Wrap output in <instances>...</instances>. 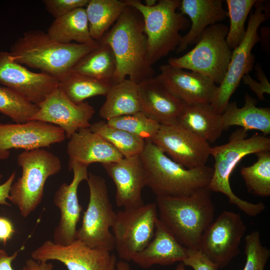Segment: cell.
<instances>
[{"mask_svg":"<svg viewBox=\"0 0 270 270\" xmlns=\"http://www.w3.org/2000/svg\"><path fill=\"white\" fill-rule=\"evenodd\" d=\"M116 61L110 46L98 41V45L82 58L71 70L113 84Z\"/></svg>","mask_w":270,"mask_h":270,"instance_id":"cell-29","label":"cell"},{"mask_svg":"<svg viewBox=\"0 0 270 270\" xmlns=\"http://www.w3.org/2000/svg\"><path fill=\"white\" fill-rule=\"evenodd\" d=\"M86 181L89 202L81 226L77 230L76 238L91 248L111 252L114 248V240L110 228L116 212L110 200L106 180L100 176L89 172Z\"/></svg>","mask_w":270,"mask_h":270,"instance_id":"cell-9","label":"cell"},{"mask_svg":"<svg viewBox=\"0 0 270 270\" xmlns=\"http://www.w3.org/2000/svg\"><path fill=\"white\" fill-rule=\"evenodd\" d=\"M102 165L116 186L118 207L130 210L144 204L142 192L146 186V175L140 155Z\"/></svg>","mask_w":270,"mask_h":270,"instance_id":"cell-19","label":"cell"},{"mask_svg":"<svg viewBox=\"0 0 270 270\" xmlns=\"http://www.w3.org/2000/svg\"><path fill=\"white\" fill-rule=\"evenodd\" d=\"M116 263V256L114 254H112L111 261L108 270H115Z\"/></svg>","mask_w":270,"mask_h":270,"instance_id":"cell-46","label":"cell"},{"mask_svg":"<svg viewBox=\"0 0 270 270\" xmlns=\"http://www.w3.org/2000/svg\"><path fill=\"white\" fill-rule=\"evenodd\" d=\"M256 0H226L230 25L226 42L231 50L238 46L243 40L246 32L245 22Z\"/></svg>","mask_w":270,"mask_h":270,"instance_id":"cell-35","label":"cell"},{"mask_svg":"<svg viewBox=\"0 0 270 270\" xmlns=\"http://www.w3.org/2000/svg\"><path fill=\"white\" fill-rule=\"evenodd\" d=\"M22 248L16 251L12 255H8L6 250H0V270H14L12 267V262L16 258ZM22 270H28L24 266Z\"/></svg>","mask_w":270,"mask_h":270,"instance_id":"cell-42","label":"cell"},{"mask_svg":"<svg viewBox=\"0 0 270 270\" xmlns=\"http://www.w3.org/2000/svg\"><path fill=\"white\" fill-rule=\"evenodd\" d=\"M99 41L110 46L116 58L113 84L126 76L138 84L154 76V70L147 60L143 18L135 8L127 4L110 30Z\"/></svg>","mask_w":270,"mask_h":270,"instance_id":"cell-1","label":"cell"},{"mask_svg":"<svg viewBox=\"0 0 270 270\" xmlns=\"http://www.w3.org/2000/svg\"><path fill=\"white\" fill-rule=\"evenodd\" d=\"M255 154L257 160L252 165L242 166L240 174L248 192L262 197L270 196V151Z\"/></svg>","mask_w":270,"mask_h":270,"instance_id":"cell-33","label":"cell"},{"mask_svg":"<svg viewBox=\"0 0 270 270\" xmlns=\"http://www.w3.org/2000/svg\"><path fill=\"white\" fill-rule=\"evenodd\" d=\"M89 0H44L46 10L54 19L62 16L70 12L86 6Z\"/></svg>","mask_w":270,"mask_h":270,"instance_id":"cell-38","label":"cell"},{"mask_svg":"<svg viewBox=\"0 0 270 270\" xmlns=\"http://www.w3.org/2000/svg\"><path fill=\"white\" fill-rule=\"evenodd\" d=\"M68 169L73 172V178L70 184L64 182L56 192L54 203L60 210V216L53 234V242L66 245L76 239V226L80 220L82 208L78 196L80 183L88 179V166L78 163L68 164Z\"/></svg>","mask_w":270,"mask_h":270,"instance_id":"cell-18","label":"cell"},{"mask_svg":"<svg viewBox=\"0 0 270 270\" xmlns=\"http://www.w3.org/2000/svg\"><path fill=\"white\" fill-rule=\"evenodd\" d=\"M124 2L142 16L147 41V60L150 66L176 50L182 37L180 32L190 26L189 20L176 12L180 0H159L152 7L138 0Z\"/></svg>","mask_w":270,"mask_h":270,"instance_id":"cell-6","label":"cell"},{"mask_svg":"<svg viewBox=\"0 0 270 270\" xmlns=\"http://www.w3.org/2000/svg\"><path fill=\"white\" fill-rule=\"evenodd\" d=\"M210 195L205 188L188 196L156 197L159 220L187 248L199 250L202 236L213 222L214 206Z\"/></svg>","mask_w":270,"mask_h":270,"instance_id":"cell-2","label":"cell"},{"mask_svg":"<svg viewBox=\"0 0 270 270\" xmlns=\"http://www.w3.org/2000/svg\"><path fill=\"white\" fill-rule=\"evenodd\" d=\"M17 162L22 174L12 183L8 200L26 218L42 202L47 179L60 172L62 163L57 156L42 148L24 150L18 156Z\"/></svg>","mask_w":270,"mask_h":270,"instance_id":"cell-7","label":"cell"},{"mask_svg":"<svg viewBox=\"0 0 270 270\" xmlns=\"http://www.w3.org/2000/svg\"><path fill=\"white\" fill-rule=\"evenodd\" d=\"M0 83L38 105L58 87V79L34 72L15 62L9 52H0Z\"/></svg>","mask_w":270,"mask_h":270,"instance_id":"cell-17","label":"cell"},{"mask_svg":"<svg viewBox=\"0 0 270 270\" xmlns=\"http://www.w3.org/2000/svg\"><path fill=\"white\" fill-rule=\"evenodd\" d=\"M96 46L62 44L42 30H32L15 42L10 53L16 62L39 69L59 80Z\"/></svg>","mask_w":270,"mask_h":270,"instance_id":"cell-5","label":"cell"},{"mask_svg":"<svg viewBox=\"0 0 270 270\" xmlns=\"http://www.w3.org/2000/svg\"><path fill=\"white\" fill-rule=\"evenodd\" d=\"M158 218L156 202L116 212L112 228L114 248L121 259L131 261L148 245L154 236Z\"/></svg>","mask_w":270,"mask_h":270,"instance_id":"cell-11","label":"cell"},{"mask_svg":"<svg viewBox=\"0 0 270 270\" xmlns=\"http://www.w3.org/2000/svg\"><path fill=\"white\" fill-rule=\"evenodd\" d=\"M177 124L209 144L216 142L224 130L222 115L210 104L186 105Z\"/></svg>","mask_w":270,"mask_h":270,"instance_id":"cell-25","label":"cell"},{"mask_svg":"<svg viewBox=\"0 0 270 270\" xmlns=\"http://www.w3.org/2000/svg\"><path fill=\"white\" fill-rule=\"evenodd\" d=\"M141 112L160 124H177L186 104L154 76L138 84Z\"/></svg>","mask_w":270,"mask_h":270,"instance_id":"cell-21","label":"cell"},{"mask_svg":"<svg viewBox=\"0 0 270 270\" xmlns=\"http://www.w3.org/2000/svg\"><path fill=\"white\" fill-rule=\"evenodd\" d=\"M246 231L239 214L224 210L204 232L199 250L220 268H223L240 253L239 246Z\"/></svg>","mask_w":270,"mask_h":270,"instance_id":"cell-12","label":"cell"},{"mask_svg":"<svg viewBox=\"0 0 270 270\" xmlns=\"http://www.w3.org/2000/svg\"><path fill=\"white\" fill-rule=\"evenodd\" d=\"M187 251L158 218L153 238L143 250L134 256L131 261L144 268L155 264L170 265L182 262Z\"/></svg>","mask_w":270,"mask_h":270,"instance_id":"cell-23","label":"cell"},{"mask_svg":"<svg viewBox=\"0 0 270 270\" xmlns=\"http://www.w3.org/2000/svg\"><path fill=\"white\" fill-rule=\"evenodd\" d=\"M126 6L124 0H89L86 12L92 38L100 40Z\"/></svg>","mask_w":270,"mask_h":270,"instance_id":"cell-30","label":"cell"},{"mask_svg":"<svg viewBox=\"0 0 270 270\" xmlns=\"http://www.w3.org/2000/svg\"><path fill=\"white\" fill-rule=\"evenodd\" d=\"M256 100L248 94L244 96V104L238 108L236 102H229L221 114L224 130L232 126H239L248 132L260 131L266 136L270 134V109L256 106Z\"/></svg>","mask_w":270,"mask_h":270,"instance_id":"cell-26","label":"cell"},{"mask_svg":"<svg viewBox=\"0 0 270 270\" xmlns=\"http://www.w3.org/2000/svg\"><path fill=\"white\" fill-rule=\"evenodd\" d=\"M222 0H182L179 10L188 16L191 26L176 50V53L185 50L191 44H196L204 31L209 26L221 22L228 16V11Z\"/></svg>","mask_w":270,"mask_h":270,"instance_id":"cell-24","label":"cell"},{"mask_svg":"<svg viewBox=\"0 0 270 270\" xmlns=\"http://www.w3.org/2000/svg\"><path fill=\"white\" fill-rule=\"evenodd\" d=\"M146 175V186L156 197H180L208 188L213 168L204 165L187 168L175 162L152 142H146L140 154Z\"/></svg>","mask_w":270,"mask_h":270,"instance_id":"cell-3","label":"cell"},{"mask_svg":"<svg viewBox=\"0 0 270 270\" xmlns=\"http://www.w3.org/2000/svg\"><path fill=\"white\" fill-rule=\"evenodd\" d=\"M172 160L187 168L206 165L211 146L178 124L163 125L152 142Z\"/></svg>","mask_w":270,"mask_h":270,"instance_id":"cell-13","label":"cell"},{"mask_svg":"<svg viewBox=\"0 0 270 270\" xmlns=\"http://www.w3.org/2000/svg\"><path fill=\"white\" fill-rule=\"evenodd\" d=\"M15 232L10 220L4 217L0 216V242L5 245Z\"/></svg>","mask_w":270,"mask_h":270,"instance_id":"cell-41","label":"cell"},{"mask_svg":"<svg viewBox=\"0 0 270 270\" xmlns=\"http://www.w3.org/2000/svg\"><path fill=\"white\" fill-rule=\"evenodd\" d=\"M182 263L194 270H218L220 268L200 250L188 248L186 256Z\"/></svg>","mask_w":270,"mask_h":270,"instance_id":"cell-39","label":"cell"},{"mask_svg":"<svg viewBox=\"0 0 270 270\" xmlns=\"http://www.w3.org/2000/svg\"><path fill=\"white\" fill-rule=\"evenodd\" d=\"M112 84L70 70L58 80V88L75 104L97 96H105Z\"/></svg>","mask_w":270,"mask_h":270,"instance_id":"cell-31","label":"cell"},{"mask_svg":"<svg viewBox=\"0 0 270 270\" xmlns=\"http://www.w3.org/2000/svg\"><path fill=\"white\" fill-rule=\"evenodd\" d=\"M174 270H186L184 266L181 262L177 266L176 269Z\"/></svg>","mask_w":270,"mask_h":270,"instance_id":"cell-48","label":"cell"},{"mask_svg":"<svg viewBox=\"0 0 270 270\" xmlns=\"http://www.w3.org/2000/svg\"><path fill=\"white\" fill-rule=\"evenodd\" d=\"M89 128L112 146L124 158L140 156L144 149V140L125 130L112 127L105 120L94 122Z\"/></svg>","mask_w":270,"mask_h":270,"instance_id":"cell-32","label":"cell"},{"mask_svg":"<svg viewBox=\"0 0 270 270\" xmlns=\"http://www.w3.org/2000/svg\"><path fill=\"white\" fill-rule=\"evenodd\" d=\"M99 115L106 120L141 112L138 84L129 78L112 84Z\"/></svg>","mask_w":270,"mask_h":270,"instance_id":"cell-27","label":"cell"},{"mask_svg":"<svg viewBox=\"0 0 270 270\" xmlns=\"http://www.w3.org/2000/svg\"><path fill=\"white\" fill-rule=\"evenodd\" d=\"M144 2V4L145 6L148 7H152L155 6L158 1L156 0H146Z\"/></svg>","mask_w":270,"mask_h":270,"instance_id":"cell-47","label":"cell"},{"mask_svg":"<svg viewBox=\"0 0 270 270\" xmlns=\"http://www.w3.org/2000/svg\"><path fill=\"white\" fill-rule=\"evenodd\" d=\"M31 257L40 262L58 260L68 270H108L112 254L107 250L91 248L76 238L66 245L47 240L32 251Z\"/></svg>","mask_w":270,"mask_h":270,"instance_id":"cell-15","label":"cell"},{"mask_svg":"<svg viewBox=\"0 0 270 270\" xmlns=\"http://www.w3.org/2000/svg\"><path fill=\"white\" fill-rule=\"evenodd\" d=\"M39 110L38 105L29 102L17 92L0 86V112L15 123L30 120Z\"/></svg>","mask_w":270,"mask_h":270,"instance_id":"cell-34","label":"cell"},{"mask_svg":"<svg viewBox=\"0 0 270 270\" xmlns=\"http://www.w3.org/2000/svg\"><path fill=\"white\" fill-rule=\"evenodd\" d=\"M115 270H130L128 264L124 260L116 262Z\"/></svg>","mask_w":270,"mask_h":270,"instance_id":"cell-45","label":"cell"},{"mask_svg":"<svg viewBox=\"0 0 270 270\" xmlns=\"http://www.w3.org/2000/svg\"><path fill=\"white\" fill-rule=\"evenodd\" d=\"M228 28L220 23L209 26L192 49L181 56L170 58L168 64L198 72L220 84L227 71L232 52L226 42Z\"/></svg>","mask_w":270,"mask_h":270,"instance_id":"cell-8","label":"cell"},{"mask_svg":"<svg viewBox=\"0 0 270 270\" xmlns=\"http://www.w3.org/2000/svg\"><path fill=\"white\" fill-rule=\"evenodd\" d=\"M28 270H52L53 265L51 262H37L32 258L26 262Z\"/></svg>","mask_w":270,"mask_h":270,"instance_id":"cell-44","label":"cell"},{"mask_svg":"<svg viewBox=\"0 0 270 270\" xmlns=\"http://www.w3.org/2000/svg\"><path fill=\"white\" fill-rule=\"evenodd\" d=\"M66 138L58 126L40 120L0 124V160H5L13 148L30 150L49 147Z\"/></svg>","mask_w":270,"mask_h":270,"instance_id":"cell-14","label":"cell"},{"mask_svg":"<svg viewBox=\"0 0 270 270\" xmlns=\"http://www.w3.org/2000/svg\"><path fill=\"white\" fill-rule=\"evenodd\" d=\"M106 121L108 125L125 130L145 142H152L160 126L141 112Z\"/></svg>","mask_w":270,"mask_h":270,"instance_id":"cell-36","label":"cell"},{"mask_svg":"<svg viewBox=\"0 0 270 270\" xmlns=\"http://www.w3.org/2000/svg\"><path fill=\"white\" fill-rule=\"evenodd\" d=\"M68 164L78 163L88 166L115 162L124 157L110 144L89 128L80 129L69 139L67 145Z\"/></svg>","mask_w":270,"mask_h":270,"instance_id":"cell-22","label":"cell"},{"mask_svg":"<svg viewBox=\"0 0 270 270\" xmlns=\"http://www.w3.org/2000/svg\"><path fill=\"white\" fill-rule=\"evenodd\" d=\"M263 2L258 0L256 4V9L250 14L244 36L239 45L232 50L225 76L218 86L210 104L220 114L224 111L243 76L252 70L255 60L252 50L260 40L258 29L266 18Z\"/></svg>","mask_w":270,"mask_h":270,"instance_id":"cell-10","label":"cell"},{"mask_svg":"<svg viewBox=\"0 0 270 270\" xmlns=\"http://www.w3.org/2000/svg\"><path fill=\"white\" fill-rule=\"evenodd\" d=\"M246 262L243 270H264L270 256V250L264 246L260 233L254 231L245 237Z\"/></svg>","mask_w":270,"mask_h":270,"instance_id":"cell-37","label":"cell"},{"mask_svg":"<svg viewBox=\"0 0 270 270\" xmlns=\"http://www.w3.org/2000/svg\"><path fill=\"white\" fill-rule=\"evenodd\" d=\"M160 70L158 78L186 105L211 103L218 86L209 78L168 64Z\"/></svg>","mask_w":270,"mask_h":270,"instance_id":"cell-20","label":"cell"},{"mask_svg":"<svg viewBox=\"0 0 270 270\" xmlns=\"http://www.w3.org/2000/svg\"><path fill=\"white\" fill-rule=\"evenodd\" d=\"M248 137V132L240 128L230 136L224 144L211 147L210 154L214 160L212 175L208 188L211 192L226 195L231 204L250 216H256L266 208L262 202L252 203L237 196L232 192L230 178L234 169L247 155L270 150V138L254 134Z\"/></svg>","mask_w":270,"mask_h":270,"instance_id":"cell-4","label":"cell"},{"mask_svg":"<svg viewBox=\"0 0 270 270\" xmlns=\"http://www.w3.org/2000/svg\"><path fill=\"white\" fill-rule=\"evenodd\" d=\"M46 33L52 40L62 44L76 42V43L90 46H95L98 44L90 34L84 8L76 9L54 19Z\"/></svg>","mask_w":270,"mask_h":270,"instance_id":"cell-28","label":"cell"},{"mask_svg":"<svg viewBox=\"0 0 270 270\" xmlns=\"http://www.w3.org/2000/svg\"><path fill=\"white\" fill-rule=\"evenodd\" d=\"M38 106L39 110L31 120L58 126L68 139L80 129L90 128V121L95 112L88 102L74 103L58 87Z\"/></svg>","mask_w":270,"mask_h":270,"instance_id":"cell-16","label":"cell"},{"mask_svg":"<svg viewBox=\"0 0 270 270\" xmlns=\"http://www.w3.org/2000/svg\"><path fill=\"white\" fill-rule=\"evenodd\" d=\"M16 176V172L14 171L4 182L0 184V204L10 206V204L6 200L7 199L8 200L10 189Z\"/></svg>","mask_w":270,"mask_h":270,"instance_id":"cell-43","label":"cell"},{"mask_svg":"<svg viewBox=\"0 0 270 270\" xmlns=\"http://www.w3.org/2000/svg\"><path fill=\"white\" fill-rule=\"evenodd\" d=\"M255 69L258 82L252 78L249 74L244 75L242 80L244 84L248 86L260 100H264V94H270V84L260 64H258Z\"/></svg>","mask_w":270,"mask_h":270,"instance_id":"cell-40","label":"cell"}]
</instances>
